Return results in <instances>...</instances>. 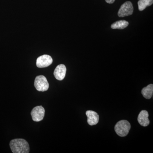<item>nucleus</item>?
Instances as JSON below:
<instances>
[{"mask_svg": "<svg viewBox=\"0 0 153 153\" xmlns=\"http://www.w3.org/2000/svg\"><path fill=\"white\" fill-rule=\"evenodd\" d=\"M87 123L89 125L94 126L97 124L99 120V116L97 113L93 111L88 110L86 111Z\"/></svg>", "mask_w": 153, "mask_h": 153, "instance_id": "nucleus-8", "label": "nucleus"}, {"mask_svg": "<svg viewBox=\"0 0 153 153\" xmlns=\"http://www.w3.org/2000/svg\"><path fill=\"white\" fill-rule=\"evenodd\" d=\"M53 62V59L49 55H41L37 58L36 66L38 68H43L48 67L51 65Z\"/></svg>", "mask_w": 153, "mask_h": 153, "instance_id": "nucleus-6", "label": "nucleus"}, {"mask_svg": "<svg viewBox=\"0 0 153 153\" xmlns=\"http://www.w3.org/2000/svg\"><path fill=\"white\" fill-rule=\"evenodd\" d=\"M105 1L106 2L108 3V4H112L114 2L115 0H105Z\"/></svg>", "mask_w": 153, "mask_h": 153, "instance_id": "nucleus-13", "label": "nucleus"}, {"mask_svg": "<svg viewBox=\"0 0 153 153\" xmlns=\"http://www.w3.org/2000/svg\"><path fill=\"white\" fill-rule=\"evenodd\" d=\"M134 7L131 2L126 1L121 6L118 12V16L120 17L128 16L132 15Z\"/></svg>", "mask_w": 153, "mask_h": 153, "instance_id": "nucleus-4", "label": "nucleus"}, {"mask_svg": "<svg viewBox=\"0 0 153 153\" xmlns=\"http://www.w3.org/2000/svg\"><path fill=\"white\" fill-rule=\"evenodd\" d=\"M153 3V0H139L137 3L139 10L143 11L147 7L152 5Z\"/></svg>", "mask_w": 153, "mask_h": 153, "instance_id": "nucleus-12", "label": "nucleus"}, {"mask_svg": "<svg viewBox=\"0 0 153 153\" xmlns=\"http://www.w3.org/2000/svg\"><path fill=\"white\" fill-rule=\"evenodd\" d=\"M45 110L43 106L35 107L31 112L33 120L35 122H40L43 120L45 115Z\"/></svg>", "mask_w": 153, "mask_h": 153, "instance_id": "nucleus-5", "label": "nucleus"}, {"mask_svg": "<svg viewBox=\"0 0 153 153\" xmlns=\"http://www.w3.org/2000/svg\"><path fill=\"white\" fill-rule=\"evenodd\" d=\"M141 93L145 98L150 99L152 98L153 94V84H149L146 87L143 88L142 90Z\"/></svg>", "mask_w": 153, "mask_h": 153, "instance_id": "nucleus-10", "label": "nucleus"}, {"mask_svg": "<svg viewBox=\"0 0 153 153\" xmlns=\"http://www.w3.org/2000/svg\"><path fill=\"white\" fill-rule=\"evenodd\" d=\"M66 66L64 64H60L55 69L54 72V76L57 80H63L66 76Z\"/></svg>", "mask_w": 153, "mask_h": 153, "instance_id": "nucleus-7", "label": "nucleus"}, {"mask_svg": "<svg viewBox=\"0 0 153 153\" xmlns=\"http://www.w3.org/2000/svg\"><path fill=\"white\" fill-rule=\"evenodd\" d=\"M34 86L38 91H47L49 88V83L45 76L39 75L35 79Z\"/></svg>", "mask_w": 153, "mask_h": 153, "instance_id": "nucleus-3", "label": "nucleus"}, {"mask_svg": "<svg viewBox=\"0 0 153 153\" xmlns=\"http://www.w3.org/2000/svg\"><path fill=\"white\" fill-rule=\"evenodd\" d=\"M131 124L126 120L119 121L115 126L114 130L116 133L119 136L125 137L127 135L130 130Z\"/></svg>", "mask_w": 153, "mask_h": 153, "instance_id": "nucleus-2", "label": "nucleus"}, {"mask_svg": "<svg viewBox=\"0 0 153 153\" xmlns=\"http://www.w3.org/2000/svg\"><path fill=\"white\" fill-rule=\"evenodd\" d=\"M11 151L13 153H29L30 146L26 140L23 139H15L10 143Z\"/></svg>", "mask_w": 153, "mask_h": 153, "instance_id": "nucleus-1", "label": "nucleus"}, {"mask_svg": "<svg viewBox=\"0 0 153 153\" xmlns=\"http://www.w3.org/2000/svg\"><path fill=\"white\" fill-rule=\"evenodd\" d=\"M149 116V113L147 111L142 110L140 111L138 116L137 120L141 126L144 127L149 126L150 123Z\"/></svg>", "mask_w": 153, "mask_h": 153, "instance_id": "nucleus-9", "label": "nucleus"}, {"mask_svg": "<svg viewBox=\"0 0 153 153\" xmlns=\"http://www.w3.org/2000/svg\"><path fill=\"white\" fill-rule=\"evenodd\" d=\"M128 22L125 20H120L114 22L111 25V28L112 29H118L123 30L128 26Z\"/></svg>", "mask_w": 153, "mask_h": 153, "instance_id": "nucleus-11", "label": "nucleus"}]
</instances>
